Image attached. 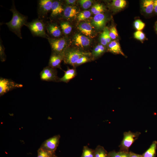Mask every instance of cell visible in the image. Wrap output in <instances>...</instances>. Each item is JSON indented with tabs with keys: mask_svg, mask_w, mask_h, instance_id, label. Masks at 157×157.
<instances>
[{
	"mask_svg": "<svg viewBox=\"0 0 157 157\" xmlns=\"http://www.w3.org/2000/svg\"><path fill=\"white\" fill-rule=\"evenodd\" d=\"M108 153L101 146H98L95 151L94 157H109Z\"/></svg>",
	"mask_w": 157,
	"mask_h": 157,
	"instance_id": "obj_23",
	"label": "cell"
},
{
	"mask_svg": "<svg viewBox=\"0 0 157 157\" xmlns=\"http://www.w3.org/2000/svg\"><path fill=\"white\" fill-rule=\"evenodd\" d=\"M129 157H143L142 155L132 152H129Z\"/></svg>",
	"mask_w": 157,
	"mask_h": 157,
	"instance_id": "obj_38",
	"label": "cell"
},
{
	"mask_svg": "<svg viewBox=\"0 0 157 157\" xmlns=\"http://www.w3.org/2000/svg\"><path fill=\"white\" fill-rule=\"evenodd\" d=\"M33 36L47 38L49 37L46 32L45 21L38 18L27 23L26 25Z\"/></svg>",
	"mask_w": 157,
	"mask_h": 157,
	"instance_id": "obj_2",
	"label": "cell"
},
{
	"mask_svg": "<svg viewBox=\"0 0 157 157\" xmlns=\"http://www.w3.org/2000/svg\"><path fill=\"white\" fill-rule=\"evenodd\" d=\"M47 39L50 44L52 52L62 53L67 48V40L65 38H55L49 37Z\"/></svg>",
	"mask_w": 157,
	"mask_h": 157,
	"instance_id": "obj_7",
	"label": "cell"
},
{
	"mask_svg": "<svg viewBox=\"0 0 157 157\" xmlns=\"http://www.w3.org/2000/svg\"><path fill=\"white\" fill-rule=\"evenodd\" d=\"M100 40L101 44L104 46H106L108 44L104 31L101 34Z\"/></svg>",
	"mask_w": 157,
	"mask_h": 157,
	"instance_id": "obj_36",
	"label": "cell"
},
{
	"mask_svg": "<svg viewBox=\"0 0 157 157\" xmlns=\"http://www.w3.org/2000/svg\"><path fill=\"white\" fill-rule=\"evenodd\" d=\"M59 137L55 136L46 141L44 146L46 149L50 150H55L58 144Z\"/></svg>",
	"mask_w": 157,
	"mask_h": 157,
	"instance_id": "obj_17",
	"label": "cell"
},
{
	"mask_svg": "<svg viewBox=\"0 0 157 157\" xmlns=\"http://www.w3.org/2000/svg\"><path fill=\"white\" fill-rule=\"evenodd\" d=\"M106 20L105 15L102 13H100L94 15L91 24L97 29L101 30L105 26Z\"/></svg>",
	"mask_w": 157,
	"mask_h": 157,
	"instance_id": "obj_11",
	"label": "cell"
},
{
	"mask_svg": "<svg viewBox=\"0 0 157 157\" xmlns=\"http://www.w3.org/2000/svg\"><path fill=\"white\" fill-rule=\"evenodd\" d=\"M78 13V12L75 7L68 6L64 8L63 15L66 19H69L76 16Z\"/></svg>",
	"mask_w": 157,
	"mask_h": 157,
	"instance_id": "obj_19",
	"label": "cell"
},
{
	"mask_svg": "<svg viewBox=\"0 0 157 157\" xmlns=\"http://www.w3.org/2000/svg\"><path fill=\"white\" fill-rule=\"evenodd\" d=\"M104 11L103 6L100 4H96L93 6L91 9V11L94 14L96 15L102 13Z\"/></svg>",
	"mask_w": 157,
	"mask_h": 157,
	"instance_id": "obj_27",
	"label": "cell"
},
{
	"mask_svg": "<svg viewBox=\"0 0 157 157\" xmlns=\"http://www.w3.org/2000/svg\"><path fill=\"white\" fill-rule=\"evenodd\" d=\"M155 28L156 31L157 33V22H156L155 25Z\"/></svg>",
	"mask_w": 157,
	"mask_h": 157,
	"instance_id": "obj_41",
	"label": "cell"
},
{
	"mask_svg": "<svg viewBox=\"0 0 157 157\" xmlns=\"http://www.w3.org/2000/svg\"><path fill=\"white\" fill-rule=\"evenodd\" d=\"M82 157H94V155L90 149L85 146L83 148Z\"/></svg>",
	"mask_w": 157,
	"mask_h": 157,
	"instance_id": "obj_31",
	"label": "cell"
},
{
	"mask_svg": "<svg viewBox=\"0 0 157 157\" xmlns=\"http://www.w3.org/2000/svg\"><path fill=\"white\" fill-rule=\"evenodd\" d=\"M91 55H84L80 57L77 60L73 67L75 68L82 64L90 61L91 59L90 56Z\"/></svg>",
	"mask_w": 157,
	"mask_h": 157,
	"instance_id": "obj_26",
	"label": "cell"
},
{
	"mask_svg": "<svg viewBox=\"0 0 157 157\" xmlns=\"http://www.w3.org/2000/svg\"><path fill=\"white\" fill-rule=\"evenodd\" d=\"M79 3L83 9H86L91 6L92 1L90 0H81L79 1Z\"/></svg>",
	"mask_w": 157,
	"mask_h": 157,
	"instance_id": "obj_33",
	"label": "cell"
},
{
	"mask_svg": "<svg viewBox=\"0 0 157 157\" xmlns=\"http://www.w3.org/2000/svg\"><path fill=\"white\" fill-rule=\"evenodd\" d=\"M89 52H84L78 49L66 48L63 52V61L66 64L74 66L78 60L84 55H91Z\"/></svg>",
	"mask_w": 157,
	"mask_h": 157,
	"instance_id": "obj_3",
	"label": "cell"
},
{
	"mask_svg": "<svg viewBox=\"0 0 157 157\" xmlns=\"http://www.w3.org/2000/svg\"><path fill=\"white\" fill-rule=\"evenodd\" d=\"M74 41L75 45L82 48L88 46L90 43V40L88 37L79 34L75 35Z\"/></svg>",
	"mask_w": 157,
	"mask_h": 157,
	"instance_id": "obj_13",
	"label": "cell"
},
{
	"mask_svg": "<svg viewBox=\"0 0 157 157\" xmlns=\"http://www.w3.org/2000/svg\"><path fill=\"white\" fill-rule=\"evenodd\" d=\"M126 2L124 0H114L111 3L112 6L117 10H122L126 6Z\"/></svg>",
	"mask_w": 157,
	"mask_h": 157,
	"instance_id": "obj_22",
	"label": "cell"
},
{
	"mask_svg": "<svg viewBox=\"0 0 157 157\" xmlns=\"http://www.w3.org/2000/svg\"><path fill=\"white\" fill-rule=\"evenodd\" d=\"M134 38L139 40L142 41L145 39L144 34L141 31H137L134 33Z\"/></svg>",
	"mask_w": 157,
	"mask_h": 157,
	"instance_id": "obj_34",
	"label": "cell"
},
{
	"mask_svg": "<svg viewBox=\"0 0 157 157\" xmlns=\"http://www.w3.org/2000/svg\"><path fill=\"white\" fill-rule=\"evenodd\" d=\"M135 28L137 31H141L142 30L145 26V24L140 19L135 20L134 23Z\"/></svg>",
	"mask_w": 157,
	"mask_h": 157,
	"instance_id": "obj_29",
	"label": "cell"
},
{
	"mask_svg": "<svg viewBox=\"0 0 157 157\" xmlns=\"http://www.w3.org/2000/svg\"><path fill=\"white\" fill-rule=\"evenodd\" d=\"M60 24L61 28L64 34L67 35L71 33L72 30V27L68 22H61Z\"/></svg>",
	"mask_w": 157,
	"mask_h": 157,
	"instance_id": "obj_24",
	"label": "cell"
},
{
	"mask_svg": "<svg viewBox=\"0 0 157 157\" xmlns=\"http://www.w3.org/2000/svg\"><path fill=\"white\" fill-rule=\"evenodd\" d=\"M109 34L111 39H115L118 37L117 31L115 26H113L110 28L109 31Z\"/></svg>",
	"mask_w": 157,
	"mask_h": 157,
	"instance_id": "obj_32",
	"label": "cell"
},
{
	"mask_svg": "<svg viewBox=\"0 0 157 157\" xmlns=\"http://www.w3.org/2000/svg\"><path fill=\"white\" fill-rule=\"evenodd\" d=\"M10 10L13 13V17L11 20L5 23L9 30L20 38L22 39L21 28L24 25L27 23L28 17L18 11L15 8L14 1Z\"/></svg>",
	"mask_w": 157,
	"mask_h": 157,
	"instance_id": "obj_1",
	"label": "cell"
},
{
	"mask_svg": "<svg viewBox=\"0 0 157 157\" xmlns=\"http://www.w3.org/2000/svg\"><path fill=\"white\" fill-rule=\"evenodd\" d=\"M108 50L115 54H120L123 56H125L124 54L121 49L119 43L117 40L112 41L109 43Z\"/></svg>",
	"mask_w": 157,
	"mask_h": 157,
	"instance_id": "obj_16",
	"label": "cell"
},
{
	"mask_svg": "<svg viewBox=\"0 0 157 157\" xmlns=\"http://www.w3.org/2000/svg\"><path fill=\"white\" fill-rule=\"evenodd\" d=\"M92 25L87 22H82L78 26L79 30L85 36L91 38L94 37V31Z\"/></svg>",
	"mask_w": 157,
	"mask_h": 157,
	"instance_id": "obj_12",
	"label": "cell"
},
{
	"mask_svg": "<svg viewBox=\"0 0 157 157\" xmlns=\"http://www.w3.org/2000/svg\"><path fill=\"white\" fill-rule=\"evenodd\" d=\"M91 15L90 12L88 10H85L81 12L79 14L78 19L79 21L84 20L89 18Z\"/></svg>",
	"mask_w": 157,
	"mask_h": 157,
	"instance_id": "obj_28",
	"label": "cell"
},
{
	"mask_svg": "<svg viewBox=\"0 0 157 157\" xmlns=\"http://www.w3.org/2000/svg\"><path fill=\"white\" fill-rule=\"evenodd\" d=\"M157 141H154L149 148L142 155L143 157H155L156 154Z\"/></svg>",
	"mask_w": 157,
	"mask_h": 157,
	"instance_id": "obj_20",
	"label": "cell"
},
{
	"mask_svg": "<svg viewBox=\"0 0 157 157\" xmlns=\"http://www.w3.org/2000/svg\"><path fill=\"white\" fill-rule=\"evenodd\" d=\"M106 49L104 46L101 44L96 46L92 52L91 55L93 58H97L101 56L105 52Z\"/></svg>",
	"mask_w": 157,
	"mask_h": 157,
	"instance_id": "obj_21",
	"label": "cell"
},
{
	"mask_svg": "<svg viewBox=\"0 0 157 157\" xmlns=\"http://www.w3.org/2000/svg\"><path fill=\"white\" fill-rule=\"evenodd\" d=\"M104 32L105 37H106L107 43H110L111 41V38L109 34V30L107 27L105 28L103 31Z\"/></svg>",
	"mask_w": 157,
	"mask_h": 157,
	"instance_id": "obj_35",
	"label": "cell"
},
{
	"mask_svg": "<svg viewBox=\"0 0 157 157\" xmlns=\"http://www.w3.org/2000/svg\"><path fill=\"white\" fill-rule=\"evenodd\" d=\"M41 79L43 81L59 82L56 69L49 66L44 67L40 73Z\"/></svg>",
	"mask_w": 157,
	"mask_h": 157,
	"instance_id": "obj_6",
	"label": "cell"
},
{
	"mask_svg": "<svg viewBox=\"0 0 157 157\" xmlns=\"http://www.w3.org/2000/svg\"><path fill=\"white\" fill-rule=\"evenodd\" d=\"M45 24L46 30L50 35L54 38H58L61 36L62 31L57 24L46 22Z\"/></svg>",
	"mask_w": 157,
	"mask_h": 157,
	"instance_id": "obj_10",
	"label": "cell"
},
{
	"mask_svg": "<svg viewBox=\"0 0 157 157\" xmlns=\"http://www.w3.org/2000/svg\"><path fill=\"white\" fill-rule=\"evenodd\" d=\"M63 76L59 79V82H63L67 83L75 77L77 75L75 68H70L68 67L66 71H64Z\"/></svg>",
	"mask_w": 157,
	"mask_h": 157,
	"instance_id": "obj_14",
	"label": "cell"
},
{
	"mask_svg": "<svg viewBox=\"0 0 157 157\" xmlns=\"http://www.w3.org/2000/svg\"><path fill=\"white\" fill-rule=\"evenodd\" d=\"M76 1L75 0H65V2L68 4L73 5L75 3Z\"/></svg>",
	"mask_w": 157,
	"mask_h": 157,
	"instance_id": "obj_39",
	"label": "cell"
},
{
	"mask_svg": "<svg viewBox=\"0 0 157 157\" xmlns=\"http://www.w3.org/2000/svg\"><path fill=\"white\" fill-rule=\"evenodd\" d=\"M110 157H129V152L121 151L116 152L112 151L108 153Z\"/></svg>",
	"mask_w": 157,
	"mask_h": 157,
	"instance_id": "obj_25",
	"label": "cell"
},
{
	"mask_svg": "<svg viewBox=\"0 0 157 157\" xmlns=\"http://www.w3.org/2000/svg\"><path fill=\"white\" fill-rule=\"evenodd\" d=\"M49 155L47 152L45 150H41L39 153L37 157H49Z\"/></svg>",
	"mask_w": 157,
	"mask_h": 157,
	"instance_id": "obj_37",
	"label": "cell"
},
{
	"mask_svg": "<svg viewBox=\"0 0 157 157\" xmlns=\"http://www.w3.org/2000/svg\"><path fill=\"white\" fill-rule=\"evenodd\" d=\"M53 1L51 0H40L38 1L37 12L38 18L44 20L48 13L51 11Z\"/></svg>",
	"mask_w": 157,
	"mask_h": 157,
	"instance_id": "obj_8",
	"label": "cell"
},
{
	"mask_svg": "<svg viewBox=\"0 0 157 157\" xmlns=\"http://www.w3.org/2000/svg\"><path fill=\"white\" fill-rule=\"evenodd\" d=\"M63 60V53H58L52 52L50 57L48 63V66L56 69H62L60 63Z\"/></svg>",
	"mask_w": 157,
	"mask_h": 157,
	"instance_id": "obj_9",
	"label": "cell"
},
{
	"mask_svg": "<svg viewBox=\"0 0 157 157\" xmlns=\"http://www.w3.org/2000/svg\"><path fill=\"white\" fill-rule=\"evenodd\" d=\"M22 84L17 83L11 79L0 77V96L13 89L22 88Z\"/></svg>",
	"mask_w": 157,
	"mask_h": 157,
	"instance_id": "obj_5",
	"label": "cell"
},
{
	"mask_svg": "<svg viewBox=\"0 0 157 157\" xmlns=\"http://www.w3.org/2000/svg\"><path fill=\"white\" fill-rule=\"evenodd\" d=\"M6 56L5 53V48L2 43L1 39L0 41V59L1 62L5 61L6 60Z\"/></svg>",
	"mask_w": 157,
	"mask_h": 157,
	"instance_id": "obj_30",
	"label": "cell"
},
{
	"mask_svg": "<svg viewBox=\"0 0 157 157\" xmlns=\"http://www.w3.org/2000/svg\"><path fill=\"white\" fill-rule=\"evenodd\" d=\"M139 132H133L129 131L125 132L123 133V138L119 147L121 151H129V147L140 135Z\"/></svg>",
	"mask_w": 157,
	"mask_h": 157,
	"instance_id": "obj_4",
	"label": "cell"
},
{
	"mask_svg": "<svg viewBox=\"0 0 157 157\" xmlns=\"http://www.w3.org/2000/svg\"><path fill=\"white\" fill-rule=\"evenodd\" d=\"M141 6L143 11L147 14H151L154 12V0H143Z\"/></svg>",
	"mask_w": 157,
	"mask_h": 157,
	"instance_id": "obj_18",
	"label": "cell"
},
{
	"mask_svg": "<svg viewBox=\"0 0 157 157\" xmlns=\"http://www.w3.org/2000/svg\"><path fill=\"white\" fill-rule=\"evenodd\" d=\"M64 8L61 3L58 1H53L51 8V16L54 18L63 13Z\"/></svg>",
	"mask_w": 157,
	"mask_h": 157,
	"instance_id": "obj_15",
	"label": "cell"
},
{
	"mask_svg": "<svg viewBox=\"0 0 157 157\" xmlns=\"http://www.w3.org/2000/svg\"><path fill=\"white\" fill-rule=\"evenodd\" d=\"M154 12L157 14V0H154Z\"/></svg>",
	"mask_w": 157,
	"mask_h": 157,
	"instance_id": "obj_40",
	"label": "cell"
}]
</instances>
